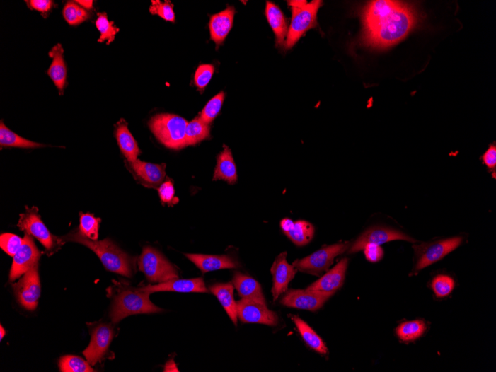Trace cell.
<instances>
[{
    "label": "cell",
    "mask_w": 496,
    "mask_h": 372,
    "mask_svg": "<svg viewBox=\"0 0 496 372\" xmlns=\"http://www.w3.org/2000/svg\"><path fill=\"white\" fill-rule=\"evenodd\" d=\"M23 243V239L12 233H3L0 236V246L11 257L16 255Z\"/></svg>",
    "instance_id": "cell-39"
},
{
    "label": "cell",
    "mask_w": 496,
    "mask_h": 372,
    "mask_svg": "<svg viewBox=\"0 0 496 372\" xmlns=\"http://www.w3.org/2000/svg\"><path fill=\"white\" fill-rule=\"evenodd\" d=\"M395 240H404L410 243H415L416 240L405 233L388 228H371L360 235L354 245L351 247L349 252H357L369 244L381 245L382 244Z\"/></svg>",
    "instance_id": "cell-11"
},
{
    "label": "cell",
    "mask_w": 496,
    "mask_h": 372,
    "mask_svg": "<svg viewBox=\"0 0 496 372\" xmlns=\"http://www.w3.org/2000/svg\"><path fill=\"white\" fill-rule=\"evenodd\" d=\"M158 193L163 203L172 204L174 200L175 190L171 182L168 181L161 184L158 188Z\"/></svg>",
    "instance_id": "cell-43"
},
{
    "label": "cell",
    "mask_w": 496,
    "mask_h": 372,
    "mask_svg": "<svg viewBox=\"0 0 496 372\" xmlns=\"http://www.w3.org/2000/svg\"><path fill=\"white\" fill-rule=\"evenodd\" d=\"M96 24L100 33V37L98 41L103 42L108 40L107 44L110 45L115 40L116 34L119 32V28L114 25V22L108 20L106 13L98 14Z\"/></svg>",
    "instance_id": "cell-33"
},
{
    "label": "cell",
    "mask_w": 496,
    "mask_h": 372,
    "mask_svg": "<svg viewBox=\"0 0 496 372\" xmlns=\"http://www.w3.org/2000/svg\"><path fill=\"white\" fill-rule=\"evenodd\" d=\"M238 318L245 323H260L270 326L277 325L279 318L275 312L267 309L260 303L241 300L237 302Z\"/></svg>",
    "instance_id": "cell-14"
},
{
    "label": "cell",
    "mask_w": 496,
    "mask_h": 372,
    "mask_svg": "<svg viewBox=\"0 0 496 372\" xmlns=\"http://www.w3.org/2000/svg\"><path fill=\"white\" fill-rule=\"evenodd\" d=\"M209 126L200 117L188 124L186 129L187 146L195 145L209 136Z\"/></svg>",
    "instance_id": "cell-31"
},
{
    "label": "cell",
    "mask_w": 496,
    "mask_h": 372,
    "mask_svg": "<svg viewBox=\"0 0 496 372\" xmlns=\"http://www.w3.org/2000/svg\"><path fill=\"white\" fill-rule=\"evenodd\" d=\"M462 240L461 237H453L413 246L417 259L413 274L444 258L458 248Z\"/></svg>",
    "instance_id": "cell-8"
},
{
    "label": "cell",
    "mask_w": 496,
    "mask_h": 372,
    "mask_svg": "<svg viewBox=\"0 0 496 372\" xmlns=\"http://www.w3.org/2000/svg\"><path fill=\"white\" fill-rule=\"evenodd\" d=\"M426 322L423 320L405 322L398 326L396 335L403 342H413L422 337L427 331Z\"/></svg>",
    "instance_id": "cell-30"
},
{
    "label": "cell",
    "mask_w": 496,
    "mask_h": 372,
    "mask_svg": "<svg viewBox=\"0 0 496 372\" xmlns=\"http://www.w3.org/2000/svg\"><path fill=\"white\" fill-rule=\"evenodd\" d=\"M41 257L31 236L25 234L21 249L13 257L10 272V281H13L25 274L38 263Z\"/></svg>",
    "instance_id": "cell-13"
},
{
    "label": "cell",
    "mask_w": 496,
    "mask_h": 372,
    "mask_svg": "<svg viewBox=\"0 0 496 372\" xmlns=\"http://www.w3.org/2000/svg\"><path fill=\"white\" fill-rule=\"evenodd\" d=\"M266 18L273 29L277 47H284L288 35L287 21L281 9L275 4L267 1L265 9Z\"/></svg>",
    "instance_id": "cell-24"
},
{
    "label": "cell",
    "mask_w": 496,
    "mask_h": 372,
    "mask_svg": "<svg viewBox=\"0 0 496 372\" xmlns=\"http://www.w3.org/2000/svg\"><path fill=\"white\" fill-rule=\"evenodd\" d=\"M139 266L150 282L163 284L178 277L174 266L152 247L144 248L139 259Z\"/></svg>",
    "instance_id": "cell-6"
},
{
    "label": "cell",
    "mask_w": 496,
    "mask_h": 372,
    "mask_svg": "<svg viewBox=\"0 0 496 372\" xmlns=\"http://www.w3.org/2000/svg\"><path fill=\"white\" fill-rule=\"evenodd\" d=\"M64 239L82 244L93 250L108 271L127 277H132V259L110 240L100 242L91 240L79 231L69 233Z\"/></svg>",
    "instance_id": "cell-2"
},
{
    "label": "cell",
    "mask_w": 496,
    "mask_h": 372,
    "mask_svg": "<svg viewBox=\"0 0 496 372\" xmlns=\"http://www.w3.org/2000/svg\"><path fill=\"white\" fill-rule=\"evenodd\" d=\"M152 14H157L161 18L170 22H175V13L173 5L170 1L161 3V1H152V6L149 8Z\"/></svg>",
    "instance_id": "cell-40"
},
{
    "label": "cell",
    "mask_w": 496,
    "mask_h": 372,
    "mask_svg": "<svg viewBox=\"0 0 496 372\" xmlns=\"http://www.w3.org/2000/svg\"><path fill=\"white\" fill-rule=\"evenodd\" d=\"M233 289L231 284H217L210 286L209 291L217 297L234 325H237V303L234 300Z\"/></svg>",
    "instance_id": "cell-28"
},
{
    "label": "cell",
    "mask_w": 496,
    "mask_h": 372,
    "mask_svg": "<svg viewBox=\"0 0 496 372\" xmlns=\"http://www.w3.org/2000/svg\"><path fill=\"white\" fill-rule=\"evenodd\" d=\"M280 226L285 235L297 246H305L313 239L314 228L308 221H293L284 219L281 221Z\"/></svg>",
    "instance_id": "cell-21"
},
{
    "label": "cell",
    "mask_w": 496,
    "mask_h": 372,
    "mask_svg": "<svg viewBox=\"0 0 496 372\" xmlns=\"http://www.w3.org/2000/svg\"><path fill=\"white\" fill-rule=\"evenodd\" d=\"M322 4L320 0H314L309 4L306 1L289 2L292 11V19L284 44L285 50L292 48L308 30L317 26L318 13Z\"/></svg>",
    "instance_id": "cell-5"
},
{
    "label": "cell",
    "mask_w": 496,
    "mask_h": 372,
    "mask_svg": "<svg viewBox=\"0 0 496 372\" xmlns=\"http://www.w3.org/2000/svg\"><path fill=\"white\" fill-rule=\"evenodd\" d=\"M233 284L243 300L267 306L261 286L257 280L242 273L235 272Z\"/></svg>",
    "instance_id": "cell-23"
},
{
    "label": "cell",
    "mask_w": 496,
    "mask_h": 372,
    "mask_svg": "<svg viewBox=\"0 0 496 372\" xmlns=\"http://www.w3.org/2000/svg\"><path fill=\"white\" fill-rule=\"evenodd\" d=\"M0 144L2 146H13L21 148H38L43 145L26 140L13 132L1 122L0 124Z\"/></svg>",
    "instance_id": "cell-32"
},
{
    "label": "cell",
    "mask_w": 496,
    "mask_h": 372,
    "mask_svg": "<svg viewBox=\"0 0 496 372\" xmlns=\"http://www.w3.org/2000/svg\"><path fill=\"white\" fill-rule=\"evenodd\" d=\"M350 245V243H345L323 247L304 259L294 261L293 266L300 272L320 276L333 264L335 258L343 254Z\"/></svg>",
    "instance_id": "cell-7"
},
{
    "label": "cell",
    "mask_w": 496,
    "mask_h": 372,
    "mask_svg": "<svg viewBox=\"0 0 496 372\" xmlns=\"http://www.w3.org/2000/svg\"><path fill=\"white\" fill-rule=\"evenodd\" d=\"M64 52L62 44L59 43L52 49L49 54L52 58V63L47 71L48 76L53 81L61 93L64 92L67 81V66Z\"/></svg>",
    "instance_id": "cell-25"
},
{
    "label": "cell",
    "mask_w": 496,
    "mask_h": 372,
    "mask_svg": "<svg viewBox=\"0 0 496 372\" xmlns=\"http://www.w3.org/2000/svg\"><path fill=\"white\" fill-rule=\"evenodd\" d=\"M482 159L488 168L493 171V177L495 178L496 146L495 144L490 146L488 150L483 156Z\"/></svg>",
    "instance_id": "cell-44"
},
{
    "label": "cell",
    "mask_w": 496,
    "mask_h": 372,
    "mask_svg": "<svg viewBox=\"0 0 496 372\" xmlns=\"http://www.w3.org/2000/svg\"><path fill=\"white\" fill-rule=\"evenodd\" d=\"M142 291L153 293L158 291H174L180 293H208L202 278L191 279H174L155 286L141 288Z\"/></svg>",
    "instance_id": "cell-18"
},
{
    "label": "cell",
    "mask_w": 496,
    "mask_h": 372,
    "mask_svg": "<svg viewBox=\"0 0 496 372\" xmlns=\"http://www.w3.org/2000/svg\"><path fill=\"white\" fill-rule=\"evenodd\" d=\"M362 20L364 44L374 49H386L408 35L416 24L417 16L407 4L377 0L366 6Z\"/></svg>",
    "instance_id": "cell-1"
},
{
    "label": "cell",
    "mask_w": 496,
    "mask_h": 372,
    "mask_svg": "<svg viewBox=\"0 0 496 372\" xmlns=\"http://www.w3.org/2000/svg\"><path fill=\"white\" fill-rule=\"evenodd\" d=\"M214 67L210 64H203L199 66L195 74V83L200 89H204L213 77Z\"/></svg>",
    "instance_id": "cell-41"
},
{
    "label": "cell",
    "mask_w": 496,
    "mask_h": 372,
    "mask_svg": "<svg viewBox=\"0 0 496 372\" xmlns=\"http://www.w3.org/2000/svg\"><path fill=\"white\" fill-rule=\"evenodd\" d=\"M117 141L122 153L129 162L137 161L141 153L138 144L129 132L127 124L122 120L117 124L116 130Z\"/></svg>",
    "instance_id": "cell-27"
},
{
    "label": "cell",
    "mask_w": 496,
    "mask_h": 372,
    "mask_svg": "<svg viewBox=\"0 0 496 372\" xmlns=\"http://www.w3.org/2000/svg\"><path fill=\"white\" fill-rule=\"evenodd\" d=\"M18 227L25 232L26 234L33 236L42 243L48 252H53L59 246V242L57 238L49 231L46 226L42 221L38 214V208L33 207L28 209L25 214L21 215Z\"/></svg>",
    "instance_id": "cell-9"
},
{
    "label": "cell",
    "mask_w": 496,
    "mask_h": 372,
    "mask_svg": "<svg viewBox=\"0 0 496 372\" xmlns=\"http://www.w3.org/2000/svg\"><path fill=\"white\" fill-rule=\"evenodd\" d=\"M225 94L220 93L210 100L203 109L200 117L207 124L212 123L219 113L224 100Z\"/></svg>",
    "instance_id": "cell-38"
},
{
    "label": "cell",
    "mask_w": 496,
    "mask_h": 372,
    "mask_svg": "<svg viewBox=\"0 0 496 372\" xmlns=\"http://www.w3.org/2000/svg\"><path fill=\"white\" fill-rule=\"evenodd\" d=\"M100 219L91 214H81L80 219V232L89 240L97 241Z\"/></svg>",
    "instance_id": "cell-36"
},
{
    "label": "cell",
    "mask_w": 496,
    "mask_h": 372,
    "mask_svg": "<svg viewBox=\"0 0 496 372\" xmlns=\"http://www.w3.org/2000/svg\"><path fill=\"white\" fill-rule=\"evenodd\" d=\"M188 124L182 117L161 114L151 118L149 127L162 144L174 150H180L187 146Z\"/></svg>",
    "instance_id": "cell-4"
},
{
    "label": "cell",
    "mask_w": 496,
    "mask_h": 372,
    "mask_svg": "<svg viewBox=\"0 0 496 372\" xmlns=\"http://www.w3.org/2000/svg\"><path fill=\"white\" fill-rule=\"evenodd\" d=\"M113 335V326L109 324H100L93 330L91 342L83 351L90 365L95 366L101 361L108 351Z\"/></svg>",
    "instance_id": "cell-15"
},
{
    "label": "cell",
    "mask_w": 496,
    "mask_h": 372,
    "mask_svg": "<svg viewBox=\"0 0 496 372\" xmlns=\"http://www.w3.org/2000/svg\"><path fill=\"white\" fill-rule=\"evenodd\" d=\"M364 250L367 260L371 262H378L381 261L384 256L383 248L378 245H367Z\"/></svg>",
    "instance_id": "cell-42"
},
{
    "label": "cell",
    "mask_w": 496,
    "mask_h": 372,
    "mask_svg": "<svg viewBox=\"0 0 496 372\" xmlns=\"http://www.w3.org/2000/svg\"><path fill=\"white\" fill-rule=\"evenodd\" d=\"M27 3L29 8L42 13H48L53 6V2L51 0H31Z\"/></svg>",
    "instance_id": "cell-45"
},
{
    "label": "cell",
    "mask_w": 496,
    "mask_h": 372,
    "mask_svg": "<svg viewBox=\"0 0 496 372\" xmlns=\"http://www.w3.org/2000/svg\"><path fill=\"white\" fill-rule=\"evenodd\" d=\"M129 163L130 170L135 180L146 187L157 188L161 185L166 176V172H165L166 165L164 163L154 165L139 159Z\"/></svg>",
    "instance_id": "cell-16"
},
{
    "label": "cell",
    "mask_w": 496,
    "mask_h": 372,
    "mask_svg": "<svg viewBox=\"0 0 496 372\" xmlns=\"http://www.w3.org/2000/svg\"><path fill=\"white\" fill-rule=\"evenodd\" d=\"M75 3L81 5L83 8L92 9L93 7V1H91V0H89V1H85V0H78V1Z\"/></svg>",
    "instance_id": "cell-46"
},
{
    "label": "cell",
    "mask_w": 496,
    "mask_h": 372,
    "mask_svg": "<svg viewBox=\"0 0 496 372\" xmlns=\"http://www.w3.org/2000/svg\"><path fill=\"white\" fill-rule=\"evenodd\" d=\"M237 180V170L231 151L228 146L224 145V150L217 158L213 180H223L233 185Z\"/></svg>",
    "instance_id": "cell-26"
},
{
    "label": "cell",
    "mask_w": 496,
    "mask_h": 372,
    "mask_svg": "<svg viewBox=\"0 0 496 372\" xmlns=\"http://www.w3.org/2000/svg\"><path fill=\"white\" fill-rule=\"evenodd\" d=\"M297 327L298 331L301 335L306 344L318 353L326 354L328 349L321 337L316 333L311 327L298 316L289 315Z\"/></svg>",
    "instance_id": "cell-29"
},
{
    "label": "cell",
    "mask_w": 496,
    "mask_h": 372,
    "mask_svg": "<svg viewBox=\"0 0 496 372\" xmlns=\"http://www.w3.org/2000/svg\"><path fill=\"white\" fill-rule=\"evenodd\" d=\"M63 13L66 21L71 25H79L89 18V13L75 2H68Z\"/></svg>",
    "instance_id": "cell-35"
},
{
    "label": "cell",
    "mask_w": 496,
    "mask_h": 372,
    "mask_svg": "<svg viewBox=\"0 0 496 372\" xmlns=\"http://www.w3.org/2000/svg\"><path fill=\"white\" fill-rule=\"evenodd\" d=\"M13 288L23 307L28 310H35L41 293L38 263L27 272L18 284H13Z\"/></svg>",
    "instance_id": "cell-10"
},
{
    "label": "cell",
    "mask_w": 496,
    "mask_h": 372,
    "mask_svg": "<svg viewBox=\"0 0 496 372\" xmlns=\"http://www.w3.org/2000/svg\"><path fill=\"white\" fill-rule=\"evenodd\" d=\"M334 293L309 290H290L281 303L285 306L315 311L323 307Z\"/></svg>",
    "instance_id": "cell-12"
},
{
    "label": "cell",
    "mask_w": 496,
    "mask_h": 372,
    "mask_svg": "<svg viewBox=\"0 0 496 372\" xmlns=\"http://www.w3.org/2000/svg\"><path fill=\"white\" fill-rule=\"evenodd\" d=\"M59 367L64 372H93L95 370L88 361L77 356L67 355L59 361Z\"/></svg>",
    "instance_id": "cell-34"
},
{
    "label": "cell",
    "mask_w": 496,
    "mask_h": 372,
    "mask_svg": "<svg viewBox=\"0 0 496 372\" xmlns=\"http://www.w3.org/2000/svg\"><path fill=\"white\" fill-rule=\"evenodd\" d=\"M0 335H1V337H0V339H1V340L4 339V336L6 335V331L4 329V327L2 325L0 326Z\"/></svg>",
    "instance_id": "cell-47"
},
{
    "label": "cell",
    "mask_w": 496,
    "mask_h": 372,
    "mask_svg": "<svg viewBox=\"0 0 496 372\" xmlns=\"http://www.w3.org/2000/svg\"><path fill=\"white\" fill-rule=\"evenodd\" d=\"M455 286V280L447 275L436 276L432 281V289L436 296L439 298H443L452 293Z\"/></svg>",
    "instance_id": "cell-37"
},
{
    "label": "cell",
    "mask_w": 496,
    "mask_h": 372,
    "mask_svg": "<svg viewBox=\"0 0 496 372\" xmlns=\"http://www.w3.org/2000/svg\"><path fill=\"white\" fill-rule=\"evenodd\" d=\"M349 260H342L332 270L311 285L307 290L335 293L343 285Z\"/></svg>",
    "instance_id": "cell-19"
},
{
    "label": "cell",
    "mask_w": 496,
    "mask_h": 372,
    "mask_svg": "<svg viewBox=\"0 0 496 372\" xmlns=\"http://www.w3.org/2000/svg\"><path fill=\"white\" fill-rule=\"evenodd\" d=\"M186 257L197 265L203 273L221 269H238L239 262L226 255H203L185 254Z\"/></svg>",
    "instance_id": "cell-20"
},
{
    "label": "cell",
    "mask_w": 496,
    "mask_h": 372,
    "mask_svg": "<svg viewBox=\"0 0 496 372\" xmlns=\"http://www.w3.org/2000/svg\"><path fill=\"white\" fill-rule=\"evenodd\" d=\"M114 297L110 318L113 323L128 316L158 313L163 310L149 301V293L141 288L122 286Z\"/></svg>",
    "instance_id": "cell-3"
},
{
    "label": "cell",
    "mask_w": 496,
    "mask_h": 372,
    "mask_svg": "<svg viewBox=\"0 0 496 372\" xmlns=\"http://www.w3.org/2000/svg\"><path fill=\"white\" fill-rule=\"evenodd\" d=\"M287 252H282L277 258L272 267L273 274L272 293L274 301L288 290L289 282L294 278L296 269L287 262Z\"/></svg>",
    "instance_id": "cell-17"
},
{
    "label": "cell",
    "mask_w": 496,
    "mask_h": 372,
    "mask_svg": "<svg viewBox=\"0 0 496 372\" xmlns=\"http://www.w3.org/2000/svg\"><path fill=\"white\" fill-rule=\"evenodd\" d=\"M235 13L233 7H229L210 18L209 24L210 36H212V40L216 42L217 49L231 32Z\"/></svg>",
    "instance_id": "cell-22"
}]
</instances>
